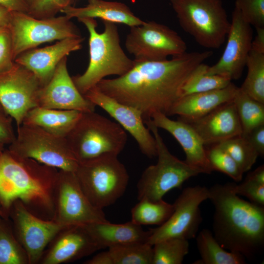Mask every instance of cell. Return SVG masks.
<instances>
[{
    "label": "cell",
    "mask_w": 264,
    "mask_h": 264,
    "mask_svg": "<svg viewBox=\"0 0 264 264\" xmlns=\"http://www.w3.org/2000/svg\"><path fill=\"white\" fill-rule=\"evenodd\" d=\"M213 51L187 52L161 61H134L124 74L103 79L96 86L102 92L122 104L140 110L144 120L155 112L168 116L180 98L181 88L192 71Z\"/></svg>",
    "instance_id": "6da1fadb"
},
{
    "label": "cell",
    "mask_w": 264,
    "mask_h": 264,
    "mask_svg": "<svg viewBox=\"0 0 264 264\" xmlns=\"http://www.w3.org/2000/svg\"><path fill=\"white\" fill-rule=\"evenodd\" d=\"M234 183L209 188L214 207L213 235L226 250L252 260L264 248V206L242 199Z\"/></svg>",
    "instance_id": "7a4b0ae2"
},
{
    "label": "cell",
    "mask_w": 264,
    "mask_h": 264,
    "mask_svg": "<svg viewBox=\"0 0 264 264\" xmlns=\"http://www.w3.org/2000/svg\"><path fill=\"white\" fill-rule=\"evenodd\" d=\"M57 169L4 150L0 155V205L2 218L9 219L17 200L35 215L52 220L54 191Z\"/></svg>",
    "instance_id": "3957f363"
},
{
    "label": "cell",
    "mask_w": 264,
    "mask_h": 264,
    "mask_svg": "<svg viewBox=\"0 0 264 264\" xmlns=\"http://www.w3.org/2000/svg\"><path fill=\"white\" fill-rule=\"evenodd\" d=\"M89 33V61L85 72L72 77L79 92L84 95L108 76H121L133 66L134 61L123 50L115 23L103 21L104 30L99 33L97 23L93 18L78 19Z\"/></svg>",
    "instance_id": "277c9868"
},
{
    "label": "cell",
    "mask_w": 264,
    "mask_h": 264,
    "mask_svg": "<svg viewBox=\"0 0 264 264\" xmlns=\"http://www.w3.org/2000/svg\"><path fill=\"white\" fill-rule=\"evenodd\" d=\"M78 162L105 155H117L127 140L124 129L94 111L82 114L66 137Z\"/></svg>",
    "instance_id": "5b68a950"
},
{
    "label": "cell",
    "mask_w": 264,
    "mask_h": 264,
    "mask_svg": "<svg viewBox=\"0 0 264 264\" xmlns=\"http://www.w3.org/2000/svg\"><path fill=\"white\" fill-rule=\"evenodd\" d=\"M181 27L200 46L218 49L224 43L231 22L221 0H171Z\"/></svg>",
    "instance_id": "8992f818"
},
{
    "label": "cell",
    "mask_w": 264,
    "mask_h": 264,
    "mask_svg": "<svg viewBox=\"0 0 264 264\" xmlns=\"http://www.w3.org/2000/svg\"><path fill=\"white\" fill-rule=\"evenodd\" d=\"M74 173L89 201L102 209L123 196L129 181L125 166L115 155L79 161Z\"/></svg>",
    "instance_id": "52a82bcc"
},
{
    "label": "cell",
    "mask_w": 264,
    "mask_h": 264,
    "mask_svg": "<svg viewBox=\"0 0 264 264\" xmlns=\"http://www.w3.org/2000/svg\"><path fill=\"white\" fill-rule=\"evenodd\" d=\"M144 121L154 137L158 160L142 173L137 184V198L156 201L172 189L180 187L189 178L203 172L173 155L151 118Z\"/></svg>",
    "instance_id": "ba28073f"
},
{
    "label": "cell",
    "mask_w": 264,
    "mask_h": 264,
    "mask_svg": "<svg viewBox=\"0 0 264 264\" xmlns=\"http://www.w3.org/2000/svg\"><path fill=\"white\" fill-rule=\"evenodd\" d=\"M7 150L20 157L61 170L74 172L78 164L66 138L33 126H18L16 138Z\"/></svg>",
    "instance_id": "9c48e42d"
},
{
    "label": "cell",
    "mask_w": 264,
    "mask_h": 264,
    "mask_svg": "<svg viewBox=\"0 0 264 264\" xmlns=\"http://www.w3.org/2000/svg\"><path fill=\"white\" fill-rule=\"evenodd\" d=\"M8 26L14 60L42 44L82 36L77 26L65 15L38 19L26 13L13 12Z\"/></svg>",
    "instance_id": "30bf717a"
},
{
    "label": "cell",
    "mask_w": 264,
    "mask_h": 264,
    "mask_svg": "<svg viewBox=\"0 0 264 264\" xmlns=\"http://www.w3.org/2000/svg\"><path fill=\"white\" fill-rule=\"evenodd\" d=\"M53 220L66 226L109 221L102 209L95 207L83 191L75 173L59 170L54 191Z\"/></svg>",
    "instance_id": "8fae6325"
},
{
    "label": "cell",
    "mask_w": 264,
    "mask_h": 264,
    "mask_svg": "<svg viewBox=\"0 0 264 264\" xmlns=\"http://www.w3.org/2000/svg\"><path fill=\"white\" fill-rule=\"evenodd\" d=\"M125 47L137 62L161 61L186 52L184 41L168 26L154 21L130 27Z\"/></svg>",
    "instance_id": "7c38bea8"
},
{
    "label": "cell",
    "mask_w": 264,
    "mask_h": 264,
    "mask_svg": "<svg viewBox=\"0 0 264 264\" xmlns=\"http://www.w3.org/2000/svg\"><path fill=\"white\" fill-rule=\"evenodd\" d=\"M209 197V188L206 187L197 185L185 188L173 204L174 211L169 219L159 227L150 229L146 243L153 246L171 238L187 240L195 238L202 220L199 206Z\"/></svg>",
    "instance_id": "4fadbf2b"
},
{
    "label": "cell",
    "mask_w": 264,
    "mask_h": 264,
    "mask_svg": "<svg viewBox=\"0 0 264 264\" xmlns=\"http://www.w3.org/2000/svg\"><path fill=\"white\" fill-rule=\"evenodd\" d=\"M9 218L14 235L27 254L29 264H39L46 247L61 230L67 227L35 215L19 200L12 205Z\"/></svg>",
    "instance_id": "5bb4252c"
},
{
    "label": "cell",
    "mask_w": 264,
    "mask_h": 264,
    "mask_svg": "<svg viewBox=\"0 0 264 264\" xmlns=\"http://www.w3.org/2000/svg\"><path fill=\"white\" fill-rule=\"evenodd\" d=\"M42 87L33 72L15 63L10 70L0 73V104L18 127L27 112L37 107Z\"/></svg>",
    "instance_id": "9a60e30c"
},
{
    "label": "cell",
    "mask_w": 264,
    "mask_h": 264,
    "mask_svg": "<svg viewBox=\"0 0 264 264\" xmlns=\"http://www.w3.org/2000/svg\"><path fill=\"white\" fill-rule=\"evenodd\" d=\"M87 100L106 111L136 141L141 152L149 158L157 156L154 137L144 124L141 112L135 108L116 101L107 95L96 86L84 95Z\"/></svg>",
    "instance_id": "2e32d148"
},
{
    "label": "cell",
    "mask_w": 264,
    "mask_h": 264,
    "mask_svg": "<svg viewBox=\"0 0 264 264\" xmlns=\"http://www.w3.org/2000/svg\"><path fill=\"white\" fill-rule=\"evenodd\" d=\"M227 41L224 50L217 63L208 66L206 73L219 75L231 80L239 79L245 66L247 56L251 50L253 30L235 6L232 14Z\"/></svg>",
    "instance_id": "e0dca14e"
},
{
    "label": "cell",
    "mask_w": 264,
    "mask_h": 264,
    "mask_svg": "<svg viewBox=\"0 0 264 264\" xmlns=\"http://www.w3.org/2000/svg\"><path fill=\"white\" fill-rule=\"evenodd\" d=\"M67 57L58 65L48 83L39 92L37 107L82 112L95 111V106L78 90L67 68Z\"/></svg>",
    "instance_id": "ac0fdd59"
},
{
    "label": "cell",
    "mask_w": 264,
    "mask_h": 264,
    "mask_svg": "<svg viewBox=\"0 0 264 264\" xmlns=\"http://www.w3.org/2000/svg\"><path fill=\"white\" fill-rule=\"evenodd\" d=\"M48 246L39 264L67 263L100 250L84 225L69 226L63 228Z\"/></svg>",
    "instance_id": "d6986e66"
},
{
    "label": "cell",
    "mask_w": 264,
    "mask_h": 264,
    "mask_svg": "<svg viewBox=\"0 0 264 264\" xmlns=\"http://www.w3.org/2000/svg\"><path fill=\"white\" fill-rule=\"evenodd\" d=\"M84 40L82 36L66 38L50 46L30 49L19 55L14 62L33 72L43 87L50 81L64 58L81 49Z\"/></svg>",
    "instance_id": "ffe728a7"
},
{
    "label": "cell",
    "mask_w": 264,
    "mask_h": 264,
    "mask_svg": "<svg viewBox=\"0 0 264 264\" xmlns=\"http://www.w3.org/2000/svg\"><path fill=\"white\" fill-rule=\"evenodd\" d=\"M179 119L195 130L204 145L217 144L242 133L233 101L220 106L200 118L191 120Z\"/></svg>",
    "instance_id": "44dd1931"
},
{
    "label": "cell",
    "mask_w": 264,
    "mask_h": 264,
    "mask_svg": "<svg viewBox=\"0 0 264 264\" xmlns=\"http://www.w3.org/2000/svg\"><path fill=\"white\" fill-rule=\"evenodd\" d=\"M151 119L156 127L166 130L178 142L185 152V161L188 164L200 170L203 174L213 172L203 142L188 123L179 118L172 120L160 112L154 113Z\"/></svg>",
    "instance_id": "7402d4cb"
},
{
    "label": "cell",
    "mask_w": 264,
    "mask_h": 264,
    "mask_svg": "<svg viewBox=\"0 0 264 264\" xmlns=\"http://www.w3.org/2000/svg\"><path fill=\"white\" fill-rule=\"evenodd\" d=\"M237 88L231 82L222 88L181 97L174 104L168 116L178 115L179 118L184 120L200 118L220 106L233 101Z\"/></svg>",
    "instance_id": "603a6c76"
},
{
    "label": "cell",
    "mask_w": 264,
    "mask_h": 264,
    "mask_svg": "<svg viewBox=\"0 0 264 264\" xmlns=\"http://www.w3.org/2000/svg\"><path fill=\"white\" fill-rule=\"evenodd\" d=\"M72 18H99L103 21L122 23L129 26H137L144 21L136 16L125 4L117 1L104 0H88L84 7L68 6L61 11Z\"/></svg>",
    "instance_id": "cb8c5ba5"
},
{
    "label": "cell",
    "mask_w": 264,
    "mask_h": 264,
    "mask_svg": "<svg viewBox=\"0 0 264 264\" xmlns=\"http://www.w3.org/2000/svg\"><path fill=\"white\" fill-rule=\"evenodd\" d=\"M99 249L133 242H146L151 231H145L132 221L121 224L110 221L84 225Z\"/></svg>",
    "instance_id": "d4e9b609"
},
{
    "label": "cell",
    "mask_w": 264,
    "mask_h": 264,
    "mask_svg": "<svg viewBox=\"0 0 264 264\" xmlns=\"http://www.w3.org/2000/svg\"><path fill=\"white\" fill-rule=\"evenodd\" d=\"M82 114L75 110L36 107L25 115L22 124L39 127L57 136L66 138Z\"/></svg>",
    "instance_id": "484cf974"
},
{
    "label": "cell",
    "mask_w": 264,
    "mask_h": 264,
    "mask_svg": "<svg viewBox=\"0 0 264 264\" xmlns=\"http://www.w3.org/2000/svg\"><path fill=\"white\" fill-rule=\"evenodd\" d=\"M198 251L201 259L196 264H244L245 258L242 255L226 250L209 229L200 231L196 237Z\"/></svg>",
    "instance_id": "4316f807"
},
{
    "label": "cell",
    "mask_w": 264,
    "mask_h": 264,
    "mask_svg": "<svg viewBox=\"0 0 264 264\" xmlns=\"http://www.w3.org/2000/svg\"><path fill=\"white\" fill-rule=\"evenodd\" d=\"M233 102L240 121L242 136L248 134L256 128L264 125V104L252 98L238 88Z\"/></svg>",
    "instance_id": "83f0119b"
},
{
    "label": "cell",
    "mask_w": 264,
    "mask_h": 264,
    "mask_svg": "<svg viewBox=\"0 0 264 264\" xmlns=\"http://www.w3.org/2000/svg\"><path fill=\"white\" fill-rule=\"evenodd\" d=\"M131 210V221L139 225H160L165 222L174 211L173 204L162 199L153 201L141 199Z\"/></svg>",
    "instance_id": "f1b7e54d"
},
{
    "label": "cell",
    "mask_w": 264,
    "mask_h": 264,
    "mask_svg": "<svg viewBox=\"0 0 264 264\" xmlns=\"http://www.w3.org/2000/svg\"><path fill=\"white\" fill-rule=\"evenodd\" d=\"M208 66L202 63L190 73L183 85L180 97L197 92L218 89L227 87L231 83L229 78L206 73Z\"/></svg>",
    "instance_id": "f546056e"
},
{
    "label": "cell",
    "mask_w": 264,
    "mask_h": 264,
    "mask_svg": "<svg viewBox=\"0 0 264 264\" xmlns=\"http://www.w3.org/2000/svg\"><path fill=\"white\" fill-rule=\"evenodd\" d=\"M245 66L247 74L240 88L252 98L264 104V53L251 50Z\"/></svg>",
    "instance_id": "4dcf8cb0"
},
{
    "label": "cell",
    "mask_w": 264,
    "mask_h": 264,
    "mask_svg": "<svg viewBox=\"0 0 264 264\" xmlns=\"http://www.w3.org/2000/svg\"><path fill=\"white\" fill-rule=\"evenodd\" d=\"M8 220L2 218L0 220V264H29L27 254Z\"/></svg>",
    "instance_id": "1f68e13d"
},
{
    "label": "cell",
    "mask_w": 264,
    "mask_h": 264,
    "mask_svg": "<svg viewBox=\"0 0 264 264\" xmlns=\"http://www.w3.org/2000/svg\"><path fill=\"white\" fill-rule=\"evenodd\" d=\"M113 264H152L153 246L133 242L108 248Z\"/></svg>",
    "instance_id": "d6a6232c"
},
{
    "label": "cell",
    "mask_w": 264,
    "mask_h": 264,
    "mask_svg": "<svg viewBox=\"0 0 264 264\" xmlns=\"http://www.w3.org/2000/svg\"><path fill=\"white\" fill-rule=\"evenodd\" d=\"M152 264H181L189 250L188 240L171 238L153 245Z\"/></svg>",
    "instance_id": "836d02e7"
},
{
    "label": "cell",
    "mask_w": 264,
    "mask_h": 264,
    "mask_svg": "<svg viewBox=\"0 0 264 264\" xmlns=\"http://www.w3.org/2000/svg\"><path fill=\"white\" fill-rule=\"evenodd\" d=\"M217 145L232 157L243 173L250 170L259 156L248 140L242 135L229 138Z\"/></svg>",
    "instance_id": "e575fe53"
},
{
    "label": "cell",
    "mask_w": 264,
    "mask_h": 264,
    "mask_svg": "<svg viewBox=\"0 0 264 264\" xmlns=\"http://www.w3.org/2000/svg\"><path fill=\"white\" fill-rule=\"evenodd\" d=\"M206 154L213 171L224 173L236 182L242 180L243 173L240 167L226 152L217 144L206 150Z\"/></svg>",
    "instance_id": "d590c367"
},
{
    "label": "cell",
    "mask_w": 264,
    "mask_h": 264,
    "mask_svg": "<svg viewBox=\"0 0 264 264\" xmlns=\"http://www.w3.org/2000/svg\"><path fill=\"white\" fill-rule=\"evenodd\" d=\"M235 6L250 25L264 27V0H236Z\"/></svg>",
    "instance_id": "8d00e7d4"
},
{
    "label": "cell",
    "mask_w": 264,
    "mask_h": 264,
    "mask_svg": "<svg viewBox=\"0 0 264 264\" xmlns=\"http://www.w3.org/2000/svg\"><path fill=\"white\" fill-rule=\"evenodd\" d=\"M73 0H40L29 8L28 14L38 19L56 16L65 8L71 5Z\"/></svg>",
    "instance_id": "74e56055"
},
{
    "label": "cell",
    "mask_w": 264,
    "mask_h": 264,
    "mask_svg": "<svg viewBox=\"0 0 264 264\" xmlns=\"http://www.w3.org/2000/svg\"><path fill=\"white\" fill-rule=\"evenodd\" d=\"M233 189L238 195L246 198L253 203L264 206V184L246 176L240 184L234 183Z\"/></svg>",
    "instance_id": "f35d334b"
},
{
    "label": "cell",
    "mask_w": 264,
    "mask_h": 264,
    "mask_svg": "<svg viewBox=\"0 0 264 264\" xmlns=\"http://www.w3.org/2000/svg\"><path fill=\"white\" fill-rule=\"evenodd\" d=\"M14 64L10 30L9 26L0 27V73L10 70Z\"/></svg>",
    "instance_id": "ab89813d"
},
{
    "label": "cell",
    "mask_w": 264,
    "mask_h": 264,
    "mask_svg": "<svg viewBox=\"0 0 264 264\" xmlns=\"http://www.w3.org/2000/svg\"><path fill=\"white\" fill-rule=\"evenodd\" d=\"M12 119L4 111L0 110V144L3 145L11 144L16 138Z\"/></svg>",
    "instance_id": "60d3db41"
},
{
    "label": "cell",
    "mask_w": 264,
    "mask_h": 264,
    "mask_svg": "<svg viewBox=\"0 0 264 264\" xmlns=\"http://www.w3.org/2000/svg\"><path fill=\"white\" fill-rule=\"evenodd\" d=\"M245 137L257 152L259 155H264V125L252 130Z\"/></svg>",
    "instance_id": "b9f144b4"
},
{
    "label": "cell",
    "mask_w": 264,
    "mask_h": 264,
    "mask_svg": "<svg viewBox=\"0 0 264 264\" xmlns=\"http://www.w3.org/2000/svg\"><path fill=\"white\" fill-rule=\"evenodd\" d=\"M0 5L11 12L28 13L29 6L26 0H0Z\"/></svg>",
    "instance_id": "7bdbcfd3"
},
{
    "label": "cell",
    "mask_w": 264,
    "mask_h": 264,
    "mask_svg": "<svg viewBox=\"0 0 264 264\" xmlns=\"http://www.w3.org/2000/svg\"><path fill=\"white\" fill-rule=\"evenodd\" d=\"M256 29V35L252 42L251 50L264 53V27Z\"/></svg>",
    "instance_id": "ee69618b"
},
{
    "label": "cell",
    "mask_w": 264,
    "mask_h": 264,
    "mask_svg": "<svg viewBox=\"0 0 264 264\" xmlns=\"http://www.w3.org/2000/svg\"><path fill=\"white\" fill-rule=\"evenodd\" d=\"M85 264H113L112 259L108 251L100 252L85 262Z\"/></svg>",
    "instance_id": "f6af8a7d"
},
{
    "label": "cell",
    "mask_w": 264,
    "mask_h": 264,
    "mask_svg": "<svg viewBox=\"0 0 264 264\" xmlns=\"http://www.w3.org/2000/svg\"><path fill=\"white\" fill-rule=\"evenodd\" d=\"M247 176L260 183L264 184V165H261L253 171L250 172Z\"/></svg>",
    "instance_id": "bcb514c9"
},
{
    "label": "cell",
    "mask_w": 264,
    "mask_h": 264,
    "mask_svg": "<svg viewBox=\"0 0 264 264\" xmlns=\"http://www.w3.org/2000/svg\"><path fill=\"white\" fill-rule=\"evenodd\" d=\"M11 16V12L0 5V27L8 26Z\"/></svg>",
    "instance_id": "7dc6e473"
},
{
    "label": "cell",
    "mask_w": 264,
    "mask_h": 264,
    "mask_svg": "<svg viewBox=\"0 0 264 264\" xmlns=\"http://www.w3.org/2000/svg\"><path fill=\"white\" fill-rule=\"evenodd\" d=\"M28 4L29 5V8L36 4L40 0H26Z\"/></svg>",
    "instance_id": "c3c4849f"
},
{
    "label": "cell",
    "mask_w": 264,
    "mask_h": 264,
    "mask_svg": "<svg viewBox=\"0 0 264 264\" xmlns=\"http://www.w3.org/2000/svg\"><path fill=\"white\" fill-rule=\"evenodd\" d=\"M3 146V145L0 144V155L4 151Z\"/></svg>",
    "instance_id": "681fc988"
},
{
    "label": "cell",
    "mask_w": 264,
    "mask_h": 264,
    "mask_svg": "<svg viewBox=\"0 0 264 264\" xmlns=\"http://www.w3.org/2000/svg\"><path fill=\"white\" fill-rule=\"evenodd\" d=\"M2 218V211L1 206L0 205V220Z\"/></svg>",
    "instance_id": "f907efd6"
},
{
    "label": "cell",
    "mask_w": 264,
    "mask_h": 264,
    "mask_svg": "<svg viewBox=\"0 0 264 264\" xmlns=\"http://www.w3.org/2000/svg\"><path fill=\"white\" fill-rule=\"evenodd\" d=\"M0 110L4 111L0 104Z\"/></svg>",
    "instance_id": "816d5d0a"
}]
</instances>
